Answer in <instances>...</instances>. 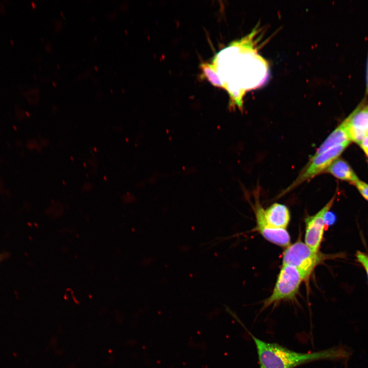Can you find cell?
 I'll use <instances>...</instances> for the list:
<instances>
[{"mask_svg": "<svg viewBox=\"0 0 368 368\" xmlns=\"http://www.w3.org/2000/svg\"><path fill=\"white\" fill-rule=\"evenodd\" d=\"M258 34L259 30L255 28L220 53L222 71L219 77L228 93L231 108L237 107L242 111L246 92L261 86L268 79V64L258 52Z\"/></svg>", "mask_w": 368, "mask_h": 368, "instance_id": "obj_1", "label": "cell"}, {"mask_svg": "<svg viewBox=\"0 0 368 368\" xmlns=\"http://www.w3.org/2000/svg\"><path fill=\"white\" fill-rule=\"evenodd\" d=\"M257 351L260 368H294L306 363L324 360L345 358L348 352L335 347L323 351L300 353L289 350L276 343L268 342L249 333Z\"/></svg>", "mask_w": 368, "mask_h": 368, "instance_id": "obj_2", "label": "cell"}, {"mask_svg": "<svg viewBox=\"0 0 368 368\" xmlns=\"http://www.w3.org/2000/svg\"><path fill=\"white\" fill-rule=\"evenodd\" d=\"M324 258L319 251H315L305 242L298 240L290 244L284 250L282 265H288L295 267L306 280Z\"/></svg>", "mask_w": 368, "mask_h": 368, "instance_id": "obj_3", "label": "cell"}, {"mask_svg": "<svg viewBox=\"0 0 368 368\" xmlns=\"http://www.w3.org/2000/svg\"><path fill=\"white\" fill-rule=\"evenodd\" d=\"M304 278L295 267L282 265L271 295L263 302V308L282 300H293Z\"/></svg>", "mask_w": 368, "mask_h": 368, "instance_id": "obj_4", "label": "cell"}, {"mask_svg": "<svg viewBox=\"0 0 368 368\" xmlns=\"http://www.w3.org/2000/svg\"><path fill=\"white\" fill-rule=\"evenodd\" d=\"M349 144L346 143L339 145L317 155L312 156L296 178L281 193L280 196L286 194L302 183L326 171L335 160L338 158Z\"/></svg>", "mask_w": 368, "mask_h": 368, "instance_id": "obj_5", "label": "cell"}, {"mask_svg": "<svg viewBox=\"0 0 368 368\" xmlns=\"http://www.w3.org/2000/svg\"><path fill=\"white\" fill-rule=\"evenodd\" d=\"M351 141L360 144L368 134V100L363 99L342 122Z\"/></svg>", "mask_w": 368, "mask_h": 368, "instance_id": "obj_6", "label": "cell"}, {"mask_svg": "<svg viewBox=\"0 0 368 368\" xmlns=\"http://www.w3.org/2000/svg\"><path fill=\"white\" fill-rule=\"evenodd\" d=\"M254 207L256 219L260 220L268 226L286 229L290 220V213L287 206L274 203L265 209L260 203L256 195Z\"/></svg>", "mask_w": 368, "mask_h": 368, "instance_id": "obj_7", "label": "cell"}, {"mask_svg": "<svg viewBox=\"0 0 368 368\" xmlns=\"http://www.w3.org/2000/svg\"><path fill=\"white\" fill-rule=\"evenodd\" d=\"M335 196L316 214L305 219V243L315 251H319L325 227L324 215L333 205Z\"/></svg>", "mask_w": 368, "mask_h": 368, "instance_id": "obj_8", "label": "cell"}, {"mask_svg": "<svg viewBox=\"0 0 368 368\" xmlns=\"http://www.w3.org/2000/svg\"><path fill=\"white\" fill-rule=\"evenodd\" d=\"M258 232L267 241L275 245L287 247L290 244V237L286 229L273 228L256 219Z\"/></svg>", "mask_w": 368, "mask_h": 368, "instance_id": "obj_9", "label": "cell"}, {"mask_svg": "<svg viewBox=\"0 0 368 368\" xmlns=\"http://www.w3.org/2000/svg\"><path fill=\"white\" fill-rule=\"evenodd\" d=\"M350 142L346 128L342 122L329 134L312 156L317 155L339 145Z\"/></svg>", "mask_w": 368, "mask_h": 368, "instance_id": "obj_10", "label": "cell"}, {"mask_svg": "<svg viewBox=\"0 0 368 368\" xmlns=\"http://www.w3.org/2000/svg\"><path fill=\"white\" fill-rule=\"evenodd\" d=\"M325 171L338 179L349 181L352 183L359 180L350 165L341 158H337L335 160Z\"/></svg>", "mask_w": 368, "mask_h": 368, "instance_id": "obj_11", "label": "cell"}, {"mask_svg": "<svg viewBox=\"0 0 368 368\" xmlns=\"http://www.w3.org/2000/svg\"><path fill=\"white\" fill-rule=\"evenodd\" d=\"M200 69L203 77L215 87L223 88V84L213 64L203 62L200 64Z\"/></svg>", "mask_w": 368, "mask_h": 368, "instance_id": "obj_12", "label": "cell"}, {"mask_svg": "<svg viewBox=\"0 0 368 368\" xmlns=\"http://www.w3.org/2000/svg\"><path fill=\"white\" fill-rule=\"evenodd\" d=\"M362 196L368 201V184L359 180L353 183Z\"/></svg>", "mask_w": 368, "mask_h": 368, "instance_id": "obj_13", "label": "cell"}, {"mask_svg": "<svg viewBox=\"0 0 368 368\" xmlns=\"http://www.w3.org/2000/svg\"><path fill=\"white\" fill-rule=\"evenodd\" d=\"M356 256L358 261L365 269L368 276V256L359 251L357 252Z\"/></svg>", "mask_w": 368, "mask_h": 368, "instance_id": "obj_14", "label": "cell"}, {"mask_svg": "<svg viewBox=\"0 0 368 368\" xmlns=\"http://www.w3.org/2000/svg\"><path fill=\"white\" fill-rule=\"evenodd\" d=\"M336 216L332 213L329 211L327 212L324 215V223L325 226H328L333 225L336 221Z\"/></svg>", "mask_w": 368, "mask_h": 368, "instance_id": "obj_15", "label": "cell"}, {"mask_svg": "<svg viewBox=\"0 0 368 368\" xmlns=\"http://www.w3.org/2000/svg\"><path fill=\"white\" fill-rule=\"evenodd\" d=\"M361 148L365 152L366 156L368 155V134L366 135L359 144Z\"/></svg>", "mask_w": 368, "mask_h": 368, "instance_id": "obj_16", "label": "cell"}, {"mask_svg": "<svg viewBox=\"0 0 368 368\" xmlns=\"http://www.w3.org/2000/svg\"><path fill=\"white\" fill-rule=\"evenodd\" d=\"M365 94L368 97V50L365 71Z\"/></svg>", "mask_w": 368, "mask_h": 368, "instance_id": "obj_17", "label": "cell"}, {"mask_svg": "<svg viewBox=\"0 0 368 368\" xmlns=\"http://www.w3.org/2000/svg\"><path fill=\"white\" fill-rule=\"evenodd\" d=\"M9 254L8 252H4L0 254V262L3 261L8 257Z\"/></svg>", "mask_w": 368, "mask_h": 368, "instance_id": "obj_18", "label": "cell"}, {"mask_svg": "<svg viewBox=\"0 0 368 368\" xmlns=\"http://www.w3.org/2000/svg\"><path fill=\"white\" fill-rule=\"evenodd\" d=\"M367 157H368V156H367Z\"/></svg>", "mask_w": 368, "mask_h": 368, "instance_id": "obj_19", "label": "cell"}]
</instances>
